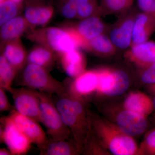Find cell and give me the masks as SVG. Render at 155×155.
Here are the masks:
<instances>
[{
  "label": "cell",
  "instance_id": "6da1fadb",
  "mask_svg": "<svg viewBox=\"0 0 155 155\" xmlns=\"http://www.w3.org/2000/svg\"><path fill=\"white\" fill-rule=\"evenodd\" d=\"M55 105L64 124L74 137L79 147L84 143L87 134L88 123L86 114L81 103L69 95L67 92L58 96Z\"/></svg>",
  "mask_w": 155,
  "mask_h": 155
},
{
  "label": "cell",
  "instance_id": "7a4b0ae2",
  "mask_svg": "<svg viewBox=\"0 0 155 155\" xmlns=\"http://www.w3.org/2000/svg\"><path fill=\"white\" fill-rule=\"evenodd\" d=\"M28 38L37 44L49 48L60 55L79 48L72 34L66 28L52 26L32 30L28 35Z\"/></svg>",
  "mask_w": 155,
  "mask_h": 155
},
{
  "label": "cell",
  "instance_id": "3957f363",
  "mask_svg": "<svg viewBox=\"0 0 155 155\" xmlns=\"http://www.w3.org/2000/svg\"><path fill=\"white\" fill-rule=\"evenodd\" d=\"M22 81L28 88L50 95L66 93L64 84L54 78L47 69L28 63L23 71Z\"/></svg>",
  "mask_w": 155,
  "mask_h": 155
},
{
  "label": "cell",
  "instance_id": "277c9868",
  "mask_svg": "<svg viewBox=\"0 0 155 155\" xmlns=\"http://www.w3.org/2000/svg\"><path fill=\"white\" fill-rule=\"evenodd\" d=\"M51 95L39 91L41 122L50 138L56 140L69 139L71 131L63 122Z\"/></svg>",
  "mask_w": 155,
  "mask_h": 155
},
{
  "label": "cell",
  "instance_id": "5b68a950",
  "mask_svg": "<svg viewBox=\"0 0 155 155\" xmlns=\"http://www.w3.org/2000/svg\"><path fill=\"white\" fill-rule=\"evenodd\" d=\"M12 94L15 110L19 114L41 122L39 92L31 88L8 90Z\"/></svg>",
  "mask_w": 155,
  "mask_h": 155
},
{
  "label": "cell",
  "instance_id": "8992f818",
  "mask_svg": "<svg viewBox=\"0 0 155 155\" xmlns=\"http://www.w3.org/2000/svg\"><path fill=\"white\" fill-rule=\"evenodd\" d=\"M1 140L5 142L12 155H22L30 149L31 142L8 117L1 119Z\"/></svg>",
  "mask_w": 155,
  "mask_h": 155
},
{
  "label": "cell",
  "instance_id": "52a82bcc",
  "mask_svg": "<svg viewBox=\"0 0 155 155\" xmlns=\"http://www.w3.org/2000/svg\"><path fill=\"white\" fill-rule=\"evenodd\" d=\"M75 38L78 47L83 48L89 40L105 33L106 26L97 15L81 19L76 25L66 27Z\"/></svg>",
  "mask_w": 155,
  "mask_h": 155
},
{
  "label": "cell",
  "instance_id": "ba28073f",
  "mask_svg": "<svg viewBox=\"0 0 155 155\" xmlns=\"http://www.w3.org/2000/svg\"><path fill=\"white\" fill-rule=\"evenodd\" d=\"M129 83V77L124 71L107 70L100 75L98 90L107 95L116 96L124 93Z\"/></svg>",
  "mask_w": 155,
  "mask_h": 155
},
{
  "label": "cell",
  "instance_id": "9c48e42d",
  "mask_svg": "<svg viewBox=\"0 0 155 155\" xmlns=\"http://www.w3.org/2000/svg\"><path fill=\"white\" fill-rule=\"evenodd\" d=\"M8 117L31 143L37 145L38 148L47 141L48 138L38 122L19 114L16 110H13Z\"/></svg>",
  "mask_w": 155,
  "mask_h": 155
},
{
  "label": "cell",
  "instance_id": "30bf717a",
  "mask_svg": "<svg viewBox=\"0 0 155 155\" xmlns=\"http://www.w3.org/2000/svg\"><path fill=\"white\" fill-rule=\"evenodd\" d=\"M136 15L132 12L123 16L110 30L108 36L116 49L125 50L131 46Z\"/></svg>",
  "mask_w": 155,
  "mask_h": 155
},
{
  "label": "cell",
  "instance_id": "8fae6325",
  "mask_svg": "<svg viewBox=\"0 0 155 155\" xmlns=\"http://www.w3.org/2000/svg\"><path fill=\"white\" fill-rule=\"evenodd\" d=\"M54 12V7L42 0H25L24 17L31 28L47 24Z\"/></svg>",
  "mask_w": 155,
  "mask_h": 155
},
{
  "label": "cell",
  "instance_id": "7c38bea8",
  "mask_svg": "<svg viewBox=\"0 0 155 155\" xmlns=\"http://www.w3.org/2000/svg\"><path fill=\"white\" fill-rule=\"evenodd\" d=\"M117 123L121 131L129 136L141 134L147 126L146 120L142 115L128 110L119 114Z\"/></svg>",
  "mask_w": 155,
  "mask_h": 155
},
{
  "label": "cell",
  "instance_id": "4fadbf2b",
  "mask_svg": "<svg viewBox=\"0 0 155 155\" xmlns=\"http://www.w3.org/2000/svg\"><path fill=\"white\" fill-rule=\"evenodd\" d=\"M155 29V20L149 15L140 12L136 14L132 31L131 45L147 41Z\"/></svg>",
  "mask_w": 155,
  "mask_h": 155
},
{
  "label": "cell",
  "instance_id": "5bb4252c",
  "mask_svg": "<svg viewBox=\"0 0 155 155\" xmlns=\"http://www.w3.org/2000/svg\"><path fill=\"white\" fill-rule=\"evenodd\" d=\"M2 54L17 71L24 66L28 56L20 38L4 43Z\"/></svg>",
  "mask_w": 155,
  "mask_h": 155
},
{
  "label": "cell",
  "instance_id": "9a60e30c",
  "mask_svg": "<svg viewBox=\"0 0 155 155\" xmlns=\"http://www.w3.org/2000/svg\"><path fill=\"white\" fill-rule=\"evenodd\" d=\"M62 67L70 77H77L83 73L85 68V58L79 48L73 49L61 54Z\"/></svg>",
  "mask_w": 155,
  "mask_h": 155
},
{
  "label": "cell",
  "instance_id": "2e32d148",
  "mask_svg": "<svg viewBox=\"0 0 155 155\" xmlns=\"http://www.w3.org/2000/svg\"><path fill=\"white\" fill-rule=\"evenodd\" d=\"M43 155H72L76 154L80 148L75 141L69 139L56 140L50 138L39 147Z\"/></svg>",
  "mask_w": 155,
  "mask_h": 155
},
{
  "label": "cell",
  "instance_id": "e0dca14e",
  "mask_svg": "<svg viewBox=\"0 0 155 155\" xmlns=\"http://www.w3.org/2000/svg\"><path fill=\"white\" fill-rule=\"evenodd\" d=\"M29 27L30 25L24 17L17 16L1 25L0 35L2 42L4 44L20 38Z\"/></svg>",
  "mask_w": 155,
  "mask_h": 155
},
{
  "label": "cell",
  "instance_id": "ac0fdd59",
  "mask_svg": "<svg viewBox=\"0 0 155 155\" xmlns=\"http://www.w3.org/2000/svg\"><path fill=\"white\" fill-rule=\"evenodd\" d=\"M128 57L139 65L155 63V42L147 41L131 46L127 52Z\"/></svg>",
  "mask_w": 155,
  "mask_h": 155
},
{
  "label": "cell",
  "instance_id": "d6986e66",
  "mask_svg": "<svg viewBox=\"0 0 155 155\" xmlns=\"http://www.w3.org/2000/svg\"><path fill=\"white\" fill-rule=\"evenodd\" d=\"M56 54L49 48L38 44L28 53L27 61L28 63L36 64L48 69L54 64Z\"/></svg>",
  "mask_w": 155,
  "mask_h": 155
},
{
  "label": "cell",
  "instance_id": "ffe728a7",
  "mask_svg": "<svg viewBox=\"0 0 155 155\" xmlns=\"http://www.w3.org/2000/svg\"><path fill=\"white\" fill-rule=\"evenodd\" d=\"M109 146L111 152L116 155H133L137 150L133 139L125 133L118 134L111 138Z\"/></svg>",
  "mask_w": 155,
  "mask_h": 155
},
{
  "label": "cell",
  "instance_id": "44dd1931",
  "mask_svg": "<svg viewBox=\"0 0 155 155\" xmlns=\"http://www.w3.org/2000/svg\"><path fill=\"white\" fill-rule=\"evenodd\" d=\"M82 48L97 54L104 56L113 54L116 50L109 36L105 33L87 41Z\"/></svg>",
  "mask_w": 155,
  "mask_h": 155
},
{
  "label": "cell",
  "instance_id": "7402d4cb",
  "mask_svg": "<svg viewBox=\"0 0 155 155\" xmlns=\"http://www.w3.org/2000/svg\"><path fill=\"white\" fill-rule=\"evenodd\" d=\"M99 81L98 71L84 72L75 79L73 87L78 93L81 94H88L97 88Z\"/></svg>",
  "mask_w": 155,
  "mask_h": 155
},
{
  "label": "cell",
  "instance_id": "603a6c76",
  "mask_svg": "<svg viewBox=\"0 0 155 155\" xmlns=\"http://www.w3.org/2000/svg\"><path fill=\"white\" fill-rule=\"evenodd\" d=\"M125 107L128 110L143 116L151 112L152 104L145 95L140 93H134L127 97L125 101Z\"/></svg>",
  "mask_w": 155,
  "mask_h": 155
},
{
  "label": "cell",
  "instance_id": "cb8c5ba5",
  "mask_svg": "<svg viewBox=\"0 0 155 155\" xmlns=\"http://www.w3.org/2000/svg\"><path fill=\"white\" fill-rule=\"evenodd\" d=\"M16 70L2 54L0 57V87L8 90L16 76Z\"/></svg>",
  "mask_w": 155,
  "mask_h": 155
},
{
  "label": "cell",
  "instance_id": "d4e9b609",
  "mask_svg": "<svg viewBox=\"0 0 155 155\" xmlns=\"http://www.w3.org/2000/svg\"><path fill=\"white\" fill-rule=\"evenodd\" d=\"M77 17L81 19L101 13L96 0H78L76 3Z\"/></svg>",
  "mask_w": 155,
  "mask_h": 155
},
{
  "label": "cell",
  "instance_id": "484cf974",
  "mask_svg": "<svg viewBox=\"0 0 155 155\" xmlns=\"http://www.w3.org/2000/svg\"><path fill=\"white\" fill-rule=\"evenodd\" d=\"M134 0H102L101 13H123L128 11Z\"/></svg>",
  "mask_w": 155,
  "mask_h": 155
},
{
  "label": "cell",
  "instance_id": "4316f807",
  "mask_svg": "<svg viewBox=\"0 0 155 155\" xmlns=\"http://www.w3.org/2000/svg\"><path fill=\"white\" fill-rule=\"evenodd\" d=\"M11 0H5L0 2V25H2L9 20L17 17L22 7Z\"/></svg>",
  "mask_w": 155,
  "mask_h": 155
},
{
  "label": "cell",
  "instance_id": "83f0119b",
  "mask_svg": "<svg viewBox=\"0 0 155 155\" xmlns=\"http://www.w3.org/2000/svg\"><path fill=\"white\" fill-rule=\"evenodd\" d=\"M61 13L67 19H73L77 17V6L69 0H64L61 8Z\"/></svg>",
  "mask_w": 155,
  "mask_h": 155
},
{
  "label": "cell",
  "instance_id": "f1b7e54d",
  "mask_svg": "<svg viewBox=\"0 0 155 155\" xmlns=\"http://www.w3.org/2000/svg\"><path fill=\"white\" fill-rule=\"evenodd\" d=\"M137 3L142 12L149 15L155 20V0H137Z\"/></svg>",
  "mask_w": 155,
  "mask_h": 155
},
{
  "label": "cell",
  "instance_id": "f546056e",
  "mask_svg": "<svg viewBox=\"0 0 155 155\" xmlns=\"http://www.w3.org/2000/svg\"><path fill=\"white\" fill-rule=\"evenodd\" d=\"M141 78L144 83H155V63L152 64L143 72Z\"/></svg>",
  "mask_w": 155,
  "mask_h": 155
},
{
  "label": "cell",
  "instance_id": "4dcf8cb0",
  "mask_svg": "<svg viewBox=\"0 0 155 155\" xmlns=\"http://www.w3.org/2000/svg\"><path fill=\"white\" fill-rule=\"evenodd\" d=\"M12 106L9 103L8 97L5 92V89L0 88V111L4 112L11 110Z\"/></svg>",
  "mask_w": 155,
  "mask_h": 155
},
{
  "label": "cell",
  "instance_id": "1f68e13d",
  "mask_svg": "<svg viewBox=\"0 0 155 155\" xmlns=\"http://www.w3.org/2000/svg\"><path fill=\"white\" fill-rule=\"evenodd\" d=\"M146 143L150 147L155 149V130L148 136L146 139Z\"/></svg>",
  "mask_w": 155,
  "mask_h": 155
},
{
  "label": "cell",
  "instance_id": "d6a6232c",
  "mask_svg": "<svg viewBox=\"0 0 155 155\" xmlns=\"http://www.w3.org/2000/svg\"><path fill=\"white\" fill-rule=\"evenodd\" d=\"M0 155H12L10 151L7 150L5 149H2L0 150Z\"/></svg>",
  "mask_w": 155,
  "mask_h": 155
},
{
  "label": "cell",
  "instance_id": "836d02e7",
  "mask_svg": "<svg viewBox=\"0 0 155 155\" xmlns=\"http://www.w3.org/2000/svg\"><path fill=\"white\" fill-rule=\"evenodd\" d=\"M11 1H13L14 2L17 3V4H19V5H22V2H23L24 0H11Z\"/></svg>",
  "mask_w": 155,
  "mask_h": 155
},
{
  "label": "cell",
  "instance_id": "e575fe53",
  "mask_svg": "<svg viewBox=\"0 0 155 155\" xmlns=\"http://www.w3.org/2000/svg\"><path fill=\"white\" fill-rule=\"evenodd\" d=\"M153 106L154 107L155 109V98L154 100L153 101Z\"/></svg>",
  "mask_w": 155,
  "mask_h": 155
},
{
  "label": "cell",
  "instance_id": "d590c367",
  "mask_svg": "<svg viewBox=\"0 0 155 155\" xmlns=\"http://www.w3.org/2000/svg\"><path fill=\"white\" fill-rule=\"evenodd\" d=\"M5 1V0H0V2H3V1Z\"/></svg>",
  "mask_w": 155,
  "mask_h": 155
}]
</instances>
